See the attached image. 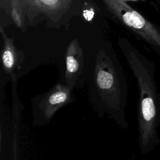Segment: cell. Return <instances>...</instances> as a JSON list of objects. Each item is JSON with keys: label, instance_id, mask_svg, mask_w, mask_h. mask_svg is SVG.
<instances>
[{"label": "cell", "instance_id": "3", "mask_svg": "<svg viewBox=\"0 0 160 160\" xmlns=\"http://www.w3.org/2000/svg\"><path fill=\"white\" fill-rule=\"evenodd\" d=\"M122 19L129 26L143 31L144 36L151 43L160 48V32L139 13L136 11H127L123 14Z\"/></svg>", "mask_w": 160, "mask_h": 160}, {"label": "cell", "instance_id": "5", "mask_svg": "<svg viewBox=\"0 0 160 160\" xmlns=\"http://www.w3.org/2000/svg\"><path fill=\"white\" fill-rule=\"evenodd\" d=\"M44 4L47 5H53L55 4L58 0H41Z\"/></svg>", "mask_w": 160, "mask_h": 160}, {"label": "cell", "instance_id": "4", "mask_svg": "<svg viewBox=\"0 0 160 160\" xmlns=\"http://www.w3.org/2000/svg\"><path fill=\"white\" fill-rule=\"evenodd\" d=\"M93 16H94V12L92 11L86 10V11H84V16L88 21H90L92 18Z\"/></svg>", "mask_w": 160, "mask_h": 160}, {"label": "cell", "instance_id": "2", "mask_svg": "<svg viewBox=\"0 0 160 160\" xmlns=\"http://www.w3.org/2000/svg\"><path fill=\"white\" fill-rule=\"evenodd\" d=\"M74 101L73 89L58 81L48 91L31 99L32 124L35 126L48 124L59 109Z\"/></svg>", "mask_w": 160, "mask_h": 160}, {"label": "cell", "instance_id": "7", "mask_svg": "<svg viewBox=\"0 0 160 160\" xmlns=\"http://www.w3.org/2000/svg\"><path fill=\"white\" fill-rule=\"evenodd\" d=\"M134 159H135V157H134V156H131L128 159H127V160H134Z\"/></svg>", "mask_w": 160, "mask_h": 160}, {"label": "cell", "instance_id": "1", "mask_svg": "<svg viewBox=\"0 0 160 160\" xmlns=\"http://www.w3.org/2000/svg\"><path fill=\"white\" fill-rule=\"evenodd\" d=\"M139 89L138 122L139 147L142 153L149 151L155 145L158 96L154 82L147 68L140 64H132Z\"/></svg>", "mask_w": 160, "mask_h": 160}, {"label": "cell", "instance_id": "6", "mask_svg": "<svg viewBox=\"0 0 160 160\" xmlns=\"http://www.w3.org/2000/svg\"><path fill=\"white\" fill-rule=\"evenodd\" d=\"M12 17H13V18H14V21H16V22H17V24H19L20 21H19V16H18V14L16 13V11H12Z\"/></svg>", "mask_w": 160, "mask_h": 160}]
</instances>
